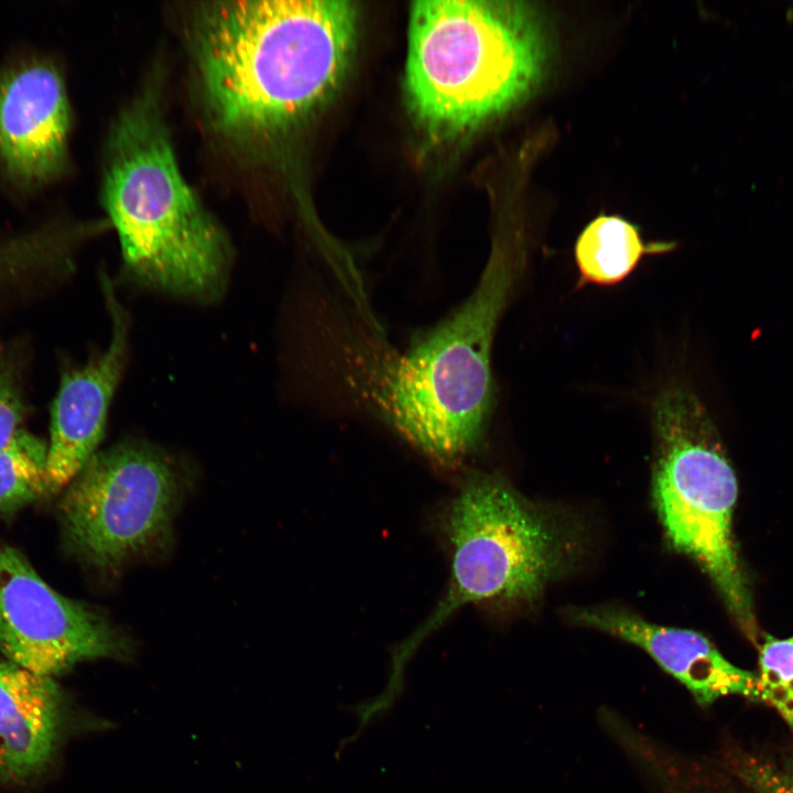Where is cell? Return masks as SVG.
<instances>
[{"label": "cell", "instance_id": "cell-3", "mask_svg": "<svg viewBox=\"0 0 793 793\" xmlns=\"http://www.w3.org/2000/svg\"><path fill=\"white\" fill-rule=\"evenodd\" d=\"M102 188L132 282L197 300L222 292L231 260L228 239L183 177L152 93L116 121Z\"/></svg>", "mask_w": 793, "mask_h": 793}, {"label": "cell", "instance_id": "cell-18", "mask_svg": "<svg viewBox=\"0 0 793 793\" xmlns=\"http://www.w3.org/2000/svg\"><path fill=\"white\" fill-rule=\"evenodd\" d=\"M28 362L18 344H0V448L23 428L29 414Z\"/></svg>", "mask_w": 793, "mask_h": 793}, {"label": "cell", "instance_id": "cell-8", "mask_svg": "<svg viewBox=\"0 0 793 793\" xmlns=\"http://www.w3.org/2000/svg\"><path fill=\"white\" fill-rule=\"evenodd\" d=\"M0 651L53 677L82 661L124 658L130 643L95 608L54 590L18 550L0 544Z\"/></svg>", "mask_w": 793, "mask_h": 793}, {"label": "cell", "instance_id": "cell-6", "mask_svg": "<svg viewBox=\"0 0 793 793\" xmlns=\"http://www.w3.org/2000/svg\"><path fill=\"white\" fill-rule=\"evenodd\" d=\"M653 492L677 551L709 575L745 634L758 643L748 580L732 539L737 479L705 406L688 389L664 390L653 405Z\"/></svg>", "mask_w": 793, "mask_h": 793}, {"label": "cell", "instance_id": "cell-4", "mask_svg": "<svg viewBox=\"0 0 793 793\" xmlns=\"http://www.w3.org/2000/svg\"><path fill=\"white\" fill-rule=\"evenodd\" d=\"M515 256L496 247L468 298L390 361L373 388L388 424L443 467L461 464L484 435L493 399L491 346L520 273Z\"/></svg>", "mask_w": 793, "mask_h": 793}, {"label": "cell", "instance_id": "cell-14", "mask_svg": "<svg viewBox=\"0 0 793 793\" xmlns=\"http://www.w3.org/2000/svg\"><path fill=\"white\" fill-rule=\"evenodd\" d=\"M48 493L47 441L22 428L0 448V513H14Z\"/></svg>", "mask_w": 793, "mask_h": 793}, {"label": "cell", "instance_id": "cell-10", "mask_svg": "<svg viewBox=\"0 0 793 793\" xmlns=\"http://www.w3.org/2000/svg\"><path fill=\"white\" fill-rule=\"evenodd\" d=\"M101 285L111 318V337L104 351L82 366L70 367L61 377L51 406L47 441L51 493L64 489L96 454L127 359L128 315L105 274Z\"/></svg>", "mask_w": 793, "mask_h": 793}, {"label": "cell", "instance_id": "cell-13", "mask_svg": "<svg viewBox=\"0 0 793 793\" xmlns=\"http://www.w3.org/2000/svg\"><path fill=\"white\" fill-rule=\"evenodd\" d=\"M673 248L671 242L645 243L634 224L617 215L601 214L587 224L575 243L580 283L617 284L645 254L664 253Z\"/></svg>", "mask_w": 793, "mask_h": 793}, {"label": "cell", "instance_id": "cell-15", "mask_svg": "<svg viewBox=\"0 0 793 793\" xmlns=\"http://www.w3.org/2000/svg\"><path fill=\"white\" fill-rule=\"evenodd\" d=\"M640 765L658 793H756L717 759L687 758L656 748Z\"/></svg>", "mask_w": 793, "mask_h": 793}, {"label": "cell", "instance_id": "cell-17", "mask_svg": "<svg viewBox=\"0 0 793 793\" xmlns=\"http://www.w3.org/2000/svg\"><path fill=\"white\" fill-rule=\"evenodd\" d=\"M757 647L760 703L773 707L793 729V634L786 639L764 634Z\"/></svg>", "mask_w": 793, "mask_h": 793}, {"label": "cell", "instance_id": "cell-12", "mask_svg": "<svg viewBox=\"0 0 793 793\" xmlns=\"http://www.w3.org/2000/svg\"><path fill=\"white\" fill-rule=\"evenodd\" d=\"M52 678L0 661V782H25L52 761L63 721Z\"/></svg>", "mask_w": 793, "mask_h": 793}, {"label": "cell", "instance_id": "cell-9", "mask_svg": "<svg viewBox=\"0 0 793 793\" xmlns=\"http://www.w3.org/2000/svg\"><path fill=\"white\" fill-rule=\"evenodd\" d=\"M70 108L63 77L32 59L0 77V165L11 182L35 188L65 167Z\"/></svg>", "mask_w": 793, "mask_h": 793}, {"label": "cell", "instance_id": "cell-5", "mask_svg": "<svg viewBox=\"0 0 793 793\" xmlns=\"http://www.w3.org/2000/svg\"><path fill=\"white\" fill-rule=\"evenodd\" d=\"M441 528L449 557L448 587L404 650L465 605L536 599L575 556V537L564 521L493 474L464 477L443 511Z\"/></svg>", "mask_w": 793, "mask_h": 793}, {"label": "cell", "instance_id": "cell-11", "mask_svg": "<svg viewBox=\"0 0 793 793\" xmlns=\"http://www.w3.org/2000/svg\"><path fill=\"white\" fill-rule=\"evenodd\" d=\"M573 619L632 643L677 680L697 705L708 707L725 696L760 703L758 674L728 661L703 634L662 627L611 608L578 609Z\"/></svg>", "mask_w": 793, "mask_h": 793}, {"label": "cell", "instance_id": "cell-16", "mask_svg": "<svg viewBox=\"0 0 793 793\" xmlns=\"http://www.w3.org/2000/svg\"><path fill=\"white\" fill-rule=\"evenodd\" d=\"M717 760L756 793H793V749H748L729 741Z\"/></svg>", "mask_w": 793, "mask_h": 793}, {"label": "cell", "instance_id": "cell-2", "mask_svg": "<svg viewBox=\"0 0 793 793\" xmlns=\"http://www.w3.org/2000/svg\"><path fill=\"white\" fill-rule=\"evenodd\" d=\"M405 88L422 130L464 135L526 98L546 68L548 43L528 2L423 0L412 3Z\"/></svg>", "mask_w": 793, "mask_h": 793}, {"label": "cell", "instance_id": "cell-7", "mask_svg": "<svg viewBox=\"0 0 793 793\" xmlns=\"http://www.w3.org/2000/svg\"><path fill=\"white\" fill-rule=\"evenodd\" d=\"M181 485L174 460L151 444L96 453L59 500L65 545L91 567L117 569L166 537Z\"/></svg>", "mask_w": 793, "mask_h": 793}, {"label": "cell", "instance_id": "cell-1", "mask_svg": "<svg viewBox=\"0 0 793 793\" xmlns=\"http://www.w3.org/2000/svg\"><path fill=\"white\" fill-rule=\"evenodd\" d=\"M358 10L346 0L206 3L193 23L203 95L225 137L279 135L338 87L356 46Z\"/></svg>", "mask_w": 793, "mask_h": 793}]
</instances>
